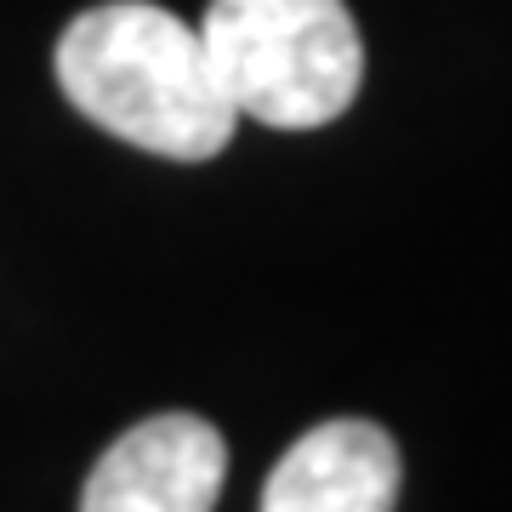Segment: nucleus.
<instances>
[{
    "label": "nucleus",
    "mask_w": 512,
    "mask_h": 512,
    "mask_svg": "<svg viewBox=\"0 0 512 512\" xmlns=\"http://www.w3.org/2000/svg\"><path fill=\"white\" fill-rule=\"evenodd\" d=\"M52 69L92 126L160 160H211L239 126L200 29L154 0L86 6L57 35Z\"/></svg>",
    "instance_id": "1"
},
{
    "label": "nucleus",
    "mask_w": 512,
    "mask_h": 512,
    "mask_svg": "<svg viewBox=\"0 0 512 512\" xmlns=\"http://www.w3.org/2000/svg\"><path fill=\"white\" fill-rule=\"evenodd\" d=\"M200 40L228 103L274 131L342 120L365 80V40L342 0H211Z\"/></svg>",
    "instance_id": "2"
},
{
    "label": "nucleus",
    "mask_w": 512,
    "mask_h": 512,
    "mask_svg": "<svg viewBox=\"0 0 512 512\" xmlns=\"http://www.w3.org/2000/svg\"><path fill=\"white\" fill-rule=\"evenodd\" d=\"M228 478V444L205 416L165 410L97 456L80 512H211Z\"/></svg>",
    "instance_id": "3"
},
{
    "label": "nucleus",
    "mask_w": 512,
    "mask_h": 512,
    "mask_svg": "<svg viewBox=\"0 0 512 512\" xmlns=\"http://www.w3.org/2000/svg\"><path fill=\"white\" fill-rule=\"evenodd\" d=\"M399 444L365 416L308 427L274 461L256 512H393L399 501Z\"/></svg>",
    "instance_id": "4"
}]
</instances>
